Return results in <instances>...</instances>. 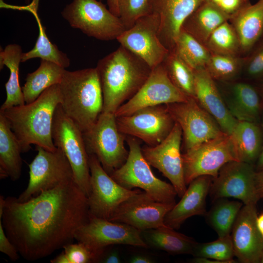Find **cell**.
I'll return each mask as SVG.
<instances>
[{
	"label": "cell",
	"instance_id": "1",
	"mask_svg": "<svg viewBox=\"0 0 263 263\" xmlns=\"http://www.w3.org/2000/svg\"><path fill=\"white\" fill-rule=\"evenodd\" d=\"M89 218L88 197L72 179L25 202L7 197L0 220L19 255L33 261L72 243Z\"/></svg>",
	"mask_w": 263,
	"mask_h": 263
},
{
	"label": "cell",
	"instance_id": "2",
	"mask_svg": "<svg viewBox=\"0 0 263 263\" xmlns=\"http://www.w3.org/2000/svg\"><path fill=\"white\" fill-rule=\"evenodd\" d=\"M95 68L102 91V112L113 113L139 91L152 70L139 57L121 45L99 60Z\"/></svg>",
	"mask_w": 263,
	"mask_h": 263
},
{
	"label": "cell",
	"instance_id": "3",
	"mask_svg": "<svg viewBox=\"0 0 263 263\" xmlns=\"http://www.w3.org/2000/svg\"><path fill=\"white\" fill-rule=\"evenodd\" d=\"M58 84L45 90L34 101L0 110L19 141L22 152L29 151L31 145L55 151L52 135L55 111L61 103Z\"/></svg>",
	"mask_w": 263,
	"mask_h": 263
},
{
	"label": "cell",
	"instance_id": "4",
	"mask_svg": "<svg viewBox=\"0 0 263 263\" xmlns=\"http://www.w3.org/2000/svg\"><path fill=\"white\" fill-rule=\"evenodd\" d=\"M58 85L64 112L82 132L87 130L103 111L102 91L96 68L65 69Z\"/></svg>",
	"mask_w": 263,
	"mask_h": 263
},
{
	"label": "cell",
	"instance_id": "5",
	"mask_svg": "<svg viewBox=\"0 0 263 263\" xmlns=\"http://www.w3.org/2000/svg\"><path fill=\"white\" fill-rule=\"evenodd\" d=\"M126 139L129 148L127 159L110 175L127 189L140 188L156 201L176 203L177 194L173 186L154 175L143 155L138 141L130 136Z\"/></svg>",
	"mask_w": 263,
	"mask_h": 263
},
{
	"label": "cell",
	"instance_id": "6",
	"mask_svg": "<svg viewBox=\"0 0 263 263\" xmlns=\"http://www.w3.org/2000/svg\"><path fill=\"white\" fill-rule=\"evenodd\" d=\"M52 135L55 146L63 152L70 164L75 183L88 197L91 192V174L83 133L65 113L60 104L54 114Z\"/></svg>",
	"mask_w": 263,
	"mask_h": 263
},
{
	"label": "cell",
	"instance_id": "7",
	"mask_svg": "<svg viewBox=\"0 0 263 263\" xmlns=\"http://www.w3.org/2000/svg\"><path fill=\"white\" fill-rule=\"evenodd\" d=\"M61 14L72 27L100 40H116L126 30L120 18L99 0H73Z\"/></svg>",
	"mask_w": 263,
	"mask_h": 263
},
{
	"label": "cell",
	"instance_id": "8",
	"mask_svg": "<svg viewBox=\"0 0 263 263\" xmlns=\"http://www.w3.org/2000/svg\"><path fill=\"white\" fill-rule=\"evenodd\" d=\"M82 133L88 154L96 156L109 175L126 162L129 154L124 145L126 138L118 129L114 113L102 112Z\"/></svg>",
	"mask_w": 263,
	"mask_h": 263
},
{
	"label": "cell",
	"instance_id": "9",
	"mask_svg": "<svg viewBox=\"0 0 263 263\" xmlns=\"http://www.w3.org/2000/svg\"><path fill=\"white\" fill-rule=\"evenodd\" d=\"M38 153L29 164V179L26 188L17 198L22 202L60 184L74 179L70 164L63 152L50 151L36 146Z\"/></svg>",
	"mask_w": 263,
	"mask_h": 263
},
{
	"label": "cell",
	"instance_id": "10",
	"mask_svg": "<svg viewBox=\"0 0 263 263\" xmlns=\"http://www.w3.org/2000/svg\"><path fill=\"white\" fill-rule=\"evenodd\" d=\"M182 160L187 185L201 176L214 179L226 163L237 161L230 135L225 132L186 150Z\"/></svg>",
	"mask_w": 263,
	"mask_h": 263
},
{
	"label": "cell",
	"instance_id": "11",
	"mask_svg": "<svg viewBox=\"0 0 263 263\" xmlns=\"http://www.w3.org/2000/svg\"><path fill=\"white\" fill-rule=\"evenodd\" d=\"M75 239L96 252L98 258L104 248L115 244L149 248L142 231L126 224L90 215L88 221L76 230Z\"/></svg>",
	"mask_w": 263,
	"mask_h": 263
},
{
	"label": "cell",
	"instance_id": "12",
	"mask_svg": "<svg viewBox=\"0 0 263 263\" xmlns=\"http://www.w3.org/2000/svg\"><path fill=\"white\" fill-rule=\"evenodd\" d=\"M91 192L88 197L89 215L109 220L124 201L140 191L127 189L104 169L94 155L89 154Z\"/></svg>",
	"mask_w": 263,
	"mask_h": 263
},
{
	"label": "cell",
	"instance_id": "13",
	"mask_svg": "<svg viewBox=\"0 0 263 263\" xmlns=\"http://www.w3.org/2000/svg\"><path fill=\"white\" fill-rule=\"evenodd\" d=\"M165 105L175 122L182 129L186 151L224 132L195 98Z\"/></svg>",
	"mask_w": 263,
	"mask_h": 263
},
{
	"label": "cell",
	"instance_id": "14",
	"mask_svg": "<svg viewBox=\"0 0 263 263\" xmlns=\"http://www.w3.org/2000/svg\"><path fill=\"white\" fill-rule=\"evenodd\" d=\"M159 19L154 13L138 19L116 39L151 69L161 64L169 52L159 37Z\"/></svg>",
	"mask_w": 263,
	"mask_h": 263
},
{
	"label": "cell",
	"instance_id": "15",
	"mask_svg": "<svg viewBox=\"0 0 263 263\" xmlns=\"http://www.w3.org/2000/svg\"><path fill=\"white\" fill-rule=\"evenodd\" d=\"M116 118L121 133L139 138L149 146H156L164 140L175 123L166 105L144 108Z\"/></svg>",
	"mask_w": 263,
	"mask_h": 263
},
{
	"label": "cell",
	"instance_id": "16",
	"mask_svg": "<svg viewBox=\"0 0 263 263\" xmlns=\"http://www.w3.org/2000/svg\"><path fill=\"white\" fill-rule=\"evenodd\" d=\"M190 98L173 83L162 63L152 69L139 91L122 105L114 115L116 117L126 116L144 108L185 102Z\"/></svg>",
	"mask_w": 263,
	"mask_h": 263
},
{
	"label": "cell",
	"instance_id": "17",
	"mask_svg": "<svg viewBox=\"0 0 263 263\" xmlns=\"http://www.w3.org/2000/svg\"><path fill=\"white\" fill-rule=\"evenodd\" d=\"M256 172L251 164L238 161L226 163L213 179L209 192L212 199L233 198L244 205L256 204L260 199L256 187Z\"/></svg>",
	"mask_w": 263,
	"mask_h": 263
},
{
	"label": "cell",
	"instance_id": "18",
	"mask_svg": "<svg viewBox=\"0 0 263 263\" xmlns=\"http://www.w3.org/2000/svg\"><path fill=\"white\" fill-rule=\"evenodd\" d=\"M182 135L180 125L175 123L169 134L160 143L141 148L147 162L170 181L180 198L187 188L181 153Z\"/></svg>",
	"mask_w": 263,
	"mask_h": 263
},
{
	"label": "cell",
	"instance_id": "19",
	"mask_svg": "<svg viewBox=\"0 0 263 263\" xmlns=\"http://www.w3.org/2000/svg\"><path fill=\"white\" fill-rule=\"evenodd\" d=\"M175 204L156 201L140 191L122 203L108 220L126 224L142 231L164 227L167 226L165 216Z\"/></svg>",
	"mask_w": 263,
	"mask_h": 263
},
{
	"label": "cell",
	"instance_id": "20",
	"mask_svg": "<svg viewBox=\"0 0 263 263\" xmlns=\"http://www.w3.org/2000/svg\"><path fill=\"white\" fill-rule=\"evenodd\" d=\"M256 204L244 205L232 228L235 256L242 263H259L263 255V236L256 225Z\"/></svg>",
	"mask_w": 263,
	"mask_h": 263
},
{
	"label": "cell",
	"instance_id": "21",
	"mask_svg": "<svg viewBox=\"0 0 263 263\" xmlns=\"http://www.w3.org/2000/svg\"><path fill=\"white\" fill-rule=\"evenodd\" d=\"M205 0H152L151 12L159 19V37L172 51L186 19Z\"/></svg>",
	"mask_w": 263,
	"mask_h": 263
},
{
	"label": "cell",
	"instance_id": "22",
	"mask_svg": "<svg viewBox=\"0 0 263 263\" xmlns=\"http://www.w3.org/2000/svg\"><path fill=\"white\" fill-rule=\"evenodd\" d=\"M195 99L216 121L221 130L230 135L238 120L223 101L211 77L205 67L194 70Z\"/></svg>",
	"mask_w": 263,
	"mask_h": 263
},
{
	"label": "cell",
	"instance_id": "23",
	"mask_svg": "<svg viewBox=\"0 0 263 263\" xmlns=\"http://www.w3.org/2000/svg\"><path fill=\"white\" fill-rule=\"evenodd\" d=\"M213 179L210 176L204 175L191 181L180 201L166 214L165 225L178 229L189 217L206 214V198Z\"/></svg>",
	"mask_w": 263,
	"mask_h": 263
},
{
	"label": "cell",
	"instance_id": "24",
	"mask_svg": "<svg viewBox=\"0 0 263 263\" xmlns=\"http://www.w3.org/2000/svg\"><path fill=\"white\" fill-rule=\"evenodd\" d=\"M230 18L229 15L205 0L186 19L181 29L205 45L211 33Z\"/></svg>",
	"mask_w": 263,
	"mask_h": 263
},
{
	"label": "cell",
	"instance_id": "25",
	"mask_svg": "<svg viewBox=\"0 0 263 263\" xmlns=\"http://www.w3.org/2000/svg\"><path fill=\"white\" fill-rule=\"evenodd\" d=\"M229 20L238 37L241 49L244 51L249 50L263 31V0L244 7Z\"/></svg>",
	"mask_w": 263,
	"mask_h": 263
},
{
	"label": "cell",
	"instance_id": "26",
	"mask_svg": "<svg viewBox=\"0 0 263 263\" xmlns=\"http://www.w3.org/2000/svg\"><path fill=\"white\" fill-rule=\"evenodd\" d=\"M21 149L19 141L4 116L0 113V176L13 181L20 177Z\"/></svg>",
	"mask_w": 263,
	"mask_h": 263
},
{
	"label": "cell",
	"instance_id": "27",
	"mask_svg": "<svg viewBox=\"0 0 263 263\" xmlns=\"http://www.w3.org/2000/svg\"><path fill=\"white\" fill-rule=\"evenodd\" d=\"M238 161L252 163L262 149V133L255 122L238 121L229 135Z\"/></svg>",
	"mask_w": 263,
	"mask_h": 263
},
{
	"label": "cell",
	"instance_id": "28",
	"mask_svg": "<svg viewBox=\"0 0 263 263\" xmlns=\"http://www.w3.org/2000/svg\"><path fill=\"white\" fill-rule=\"evenodd\" d=\"M148 244L171 254H193L197 243L191 237L168 226L142 231Z\"/></svg>",
	"mask_w": 263,
	"mask_h": 263
},
{
	"label": "cell",
	"instance_id": "29",
	"mask_svg": "<svg viewBox=\"0 0 263 263\" xmlns=\"http://www.w3.org/2000/svg\"><path fill=\"white\" fill-rule=\"evenodd\" d=\"M21 47L17 44L7 45L0 52V69L6 66L10 71L8 81L5 84L6 98L0 110L25 104L22 88L19 82V67L22 54Z\"/></svg>",
	"mask_w": 263,
	"mask_h": 263
},
{
	"label": "cell",
	"instance_id": "30",
	"mask_svg": "<svg viewBox=\"0 0 263 263\" xmlns=\"http://www.w3.org/2000/svg\"><path fill=\"white\" fill-rule=\"evenodd\" d=\"M65 70L54 62L41 59L38 68L27 74L22 87L25 103L34 101L47 89L58 84Z\"/></svg>",
	"mask_w": 263,
	"mask_h": 263
},
{
	"label": "cell",
	"instance_id": "31",
	"mask_svg": "<svg viewBox=\"0 0 263 263\" xmlns=\"http://www.w3.org/2000/svg\"><path fill=\"white\" fill-rule=\"evenodd\" d=\"M233 97L228 107L238 121L255 122L259 116L260 102L255 89L244 83H236L233 87Z\"/></svg>",
	"mask_w": 263,
	"mask_h": 263
},
{
	"label": "cell",
	"instance_id": "32",
	"mask_svg": "<svg viewBox=\"0 0 263 263\" xmlns=\"http://www.w3.org/2000/svg\"><path fill=\"white\" fill-rule=\"evenodd\" d=\"M37 8L31 9L29 11L34 16L38 27V35L34 47L29 51L23 53L21 62L29 59L40 58L54 62L66 69L70 64V60L67 55L60 51L57 46L49 39L46 34V29L38 16Z\"/></svg>",
	"mask_w": 263,
	"mask_h": 263
},
{
	"label": "cell",
	"instance_id": "33",
	"mask_svg": "<svg viewBox=\"0 0 263 263\" xmlns=\"http://www.w3.org/2000/svg\"><path fill=\"white\" fill-rule=\"evenodd\" d=\"M216 201L217 202L207 214V222L216 232L218 237L230 235L244 204L226 198Z\"/></svg>",
	"mask_w": 263,
	"mask_h": 263
},
{
	"label": "cell",
	"instance_id": "34",
	"mask_svg": "<svg viewBox=\"0 0 263 263\" xmlns=\"http://www.w3.org/2000/svg\"><path fill=\"white\" fill-rule=\"evenodd\" d=\"M172 51L193 70L205 67L211 54L204 44L183 29Z\"/></svg>",
	"mask_w": 263,
	"mask_h": 263
},
{
	"label": "cell",
	"instance_id": "35",
	"mask_svg": "<svg viewBox=\"0 0 263 263\" xmlns=\"http://www.w3.org/2000/svg\"><path fill=\"white\" fill-rule=\"evenodd\" d=\"M162 64L175 86L188 97L195 99L194 70L173 51H169Z\"/></svg>",
	"mask_w": 263,
	"mask_h": 263
},
{
	"label": "cell",
	"instance_id": "36",
	"mask_svg": "<svg viewBox=\"0 0 263 263\" xmlns=\"http://www.w3.org/2000/svg\"><path fill=\"white\" fill-rule=\"evenodd\" d=\"M205 45L211 54L235 56L241 49L237 34L227 21L211 33Z\"/></svg>",
	"mask_w": 263,
	"mask_h": 263
},
{
	"label": "cell",
	"instance_id": "37",
	"mask_svg": "<svg viewBox=\"0 0 263 263\" xmlns=\"http://www.w3.org/2000/svg\"><path fill=\"white\" fill-rule=\"evenodd\" d=\"M192 255L214 259L222 263H235L231 235L218 237L212 242L199 244L197 243Z\"/></svg>",
	"mask_w": 263,
	"mask_h": 263
},
{
	"label": "cell",
	"instance_id": "38",
	"mask_svg": "<svg viewBox=\"0 0 263 263\" xmlns=\"http://www.w3.org/2000/svg\"><path fill=\"white\" fill-rule=\"evenodd\" d=\"M235 56L211 54L205 68L213 79L227 80L234 76L240 68Z\"/></svg>",
	"mask_w": 263,
	"mask_h": 263
},
{
	"label": "cell",
	"instance_id": "39",
	"mask_svg": "<svg viewBox=\"0 0 263 263\" xmlns=\"http://www.w3.org/2000/svg\"><path fill=\"white\" fill-rule=\"evenodd\" d=\"M62 252L50 260L51 263H96L98 255L85 244L78 242L65 245Z\"/></svg>",
	"mask_w": 263,
	"mask_h": 263
},
{
	"label": "cell",
	"instance_id": "40",
	"mask_svg": "<svg viewBox=\"0 0 263 263\" xmlns=\"http://www.w3.org/2000/svg\"><path fill=\"white\" fill-rule=\"evenodd\" d=\"M152 0H118L119 18L126 30L140 18L151 13Z\"/></svg>",
	"mask_w": 263,
	"mask_h": 263
},
{
	"label": "cell",
	"instance_id": "41",
	"mask_svg": "<svg viewBox=\"0 0 263 263\" xmlns=\"http://www.w3.org/2000/svg\"><path fill=\"white\" fill-rule=\"evenodd\" d=\"M230 17L244 7L250 4L249 0H207Z\"/></svg>",
	"mask_w": 263,
	"mask_h": 263
},
{
	"label": "cell",
	"instance_id": "42",
	"mask_svg": "<svg viewBox=\"0 0 263 263\" xmlns=\"http://www.w3.org/2000/svg\"><path fill=\"white\" fill-rule=\"evenodd\" d=\"M0 251L6 255L13 261L19 259L20 255L7 236L1 220H0Z\"/></svg>",
	"mask_w": 263,
	"mask_h": 263
},
{
	"label": "cell",
	"instance_id": "43",
	"mask_svg": "<svg viewBox=\"0 0 263 263\" xmlns=\"http://www.w3.org/2000/svg\"><path fill=\"white\" fill-rule=\"evenodd\" d=\"M247 71L250 75L253 76L263 74V45L258 48L250 59Z\"/></svg>",
	"mask_w": 263,
	"mask_h": 263
},
{
	"label": "cell",
	"instance_id": "44",
	"mask_svg": "<svg viewBox=\"0 0 263 263\" xmlns=\"http://www.w3.org/2000/svg\"><path fill=\"white\" fill-rule=\"evenodd\" d=\"M112 245L104 248L99 257L98 263H120L121 258L118 250L111 247Z\"/></svg>",
	"mask_w": 263,
	"mask_h": 263
},
{
	"label": "cell",
	"instance_id": "45",
	"mask_svg": "<svg viewBox=\"0 0 263 263\" xmlns=\"http://www.w3.org/2000/svg\"><path fill=\"white\" fill-rule=\"evenodd\" d=\"M256 187L260 198H263V169L256 172Z\"/></svg>",
	"mask_w": 263,
	"mask_h": 263
},
{
	"label": "cell",
	"instance_id": "46",
	"mask_svg": "<svg viewBox=\"0 0 263 263\" xmlns=\"http://www.w3.org/2000/svg\"><path fill=\"white\" fill-rule=\"evenodd\" d=\"M129 262L131 263H153L154 260L149 256L142 254H136L132 256Z\"/></svg>",
	"mask_w": 263,
	"mask_h": 263
},
{
	"label": "cell",
	"instance_id": "47",
	"mask_svg": "<svg viewBox=\"0 0 263 263\" xmlns=\"http://www.w3.org/2000/svg\"><path fill=\"white\" fill-rule=\"evenodd\" d=\"M109 9L119 17L118 0H106Z\"/></svg>",
	"mask_w": 263,
	"mask_h": 263
},
{
	"label": "cell",
	"instance_id": "48",
	"mask_svg": "<svg viewBox=\"0 0 263 263\" xmlns=\"http://www.w3.org/2000/svg\"><path fill=\"white\" fill-rule=\"evenodd\" d=\"M262 127L263 130V123L262 124ZM256 168L257 171L263 169V144L262 147L261 152L257 159Z\"/></svg>",
	"mask_w": 263,
	"mask_h": 263
},
{
	"label": "cell",
	"instance_id": "49",
	"mask_svg": "<svg viewBox=\"0 0 263 263\" xmlns=\"http://www.w3.org/2000/svg\"><path fill=\"white\" fill-rule=\"evenodd\" d=\"M256 225L259 231L263 236V213L258 215L256 218Z\"/></svg>",
	"mask_w": 263,
	"mask_h": 263
},
{
	"label": "cell",
	"instance_id": "50",
	"mask_svg": "<svg viewBox=\"0 0 263 263\" xmlns=\"http://www.w3.org/2000/svg\"><path fill=\"white\" fill-rule=\"evenodd\" d=\"M5 198L2 195L0 196V218L1 217L5 206Z\"/></svg>",
	"mask_w": 263,
	"mask_h": 263
},
{
	"label": "cell",
	"instance_id": "51",
	"mask_svg": "<svg viewBox=\"0 0 263 263\" xmlns=\"http://www.w3.org/2000/svg\"><path fill=\"white\" fill-rule=\"evenodd\" d=\"M260 263H263V256H262V257L261 258Z\"/></svg>",
	"mask_w": 263,
	"mask_h": 263
},
{
	"label": "cell",
	"instance_id": "52",
	"mask_svg": "<svg viewBox=\"0 0 263 263\" xmlns=\"http://www.w3.org/2000/svg\"><path fill=\"white\" fill-rule=\"evenodd\" d=\"M26 2L28 3L29 2L30 0H24Z\"/></svg>",
	"mask_w": 263,
	"mask_h": 263
},
{
	"label": "cell",
	"instance_id": "53",
	"mask_svg": "<svg viewBox=\"0 0 263 263\" xmlns=\"http://www.w3.org/2000/svg\"><path fill=\"white\" fill-rule=\"evenodd\" d=\"M100 0V1H101V0Z\"/></svg>",
	"mask_w": 263,
	"mask_h": 263
}]
</instances>
